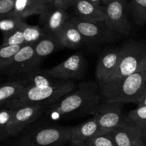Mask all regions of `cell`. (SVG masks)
<instances>
[{
	"label": "cell",
	"mask_w": 146,
	"mask_h": 146,
	"mask_svg": "<svg viewBox=\"0 0 146 146\" xmlns=\"http://www.w3.org/2000/svg\"><path fill=\"white\" fill-rule=\"evenodd\" d=\"M102 100L99 87L93 82L84 83L78 90L51 104L47 113L56 118L74 115H93Z\"/></svg>",
	"instance_id": "cell-1"
},
{
	"label": "cell",
	"mask_w": 146,
	"mask_h": 146,
	"mask_svg": "<svg viewBox=\"0 0 146 146\" xmlns=\"http://www.w3.org/2000/svg\"><path fill=\"white\" fill-rule=\"evenodd\" d=\"M98 87L106 101L138 104L146 94V71L106 82Z\"/></svg>",
	"instance_id": "cell-2"
},
{
	"label": "cell",
	"mask_w": 146,
	"mask_h": 146,
	"mask_svg": "<svg viewBox=\"0 0 146 146\" xmlns=\"http://www.w3.org/2000/svg\"><path fill=\"white\" fill-rule=\"evenodd\" d=\"M72 127L45 125L21 133L13 146H58L70 142Z\"/></svg>",
	"instance_id": "cell-3"
},
{
	"label": "cell",
	"mask_w": 146,
	"mask_h": 146,
	"mask_svg": "<svg viewBox=\"0 0 146 146\" xmlns=\"http://www.w3.org/2000/svg\"><path fill=\"white\" fill-rule=\"evenodd\" d=\"M75 84L73 80L54 87H38L26 86L18 95L9 102L14 104H52L66 94L74 91Z\"/></svg>",
	"instance_id": "cell-4"
},
{
	"label": "cell",
	"mask_w": 146,
	"mask_h": 146,
	"mask_svg": "<svg viewBox=\"0 0 146 146\" xmlns=\"http://www.w3.org/2000/svg\"><path fill=\"white\" fill-rule=\"evenodd\" d=\"M121 50L118 67L108 81L146 71V44L132 40Z\"/></svg>",
	"instance_id": "cell-5"
},
{
	"label": "cell",
	"mask_w": 146,
	"mask_h": 146,
	"mask_svg": "<svg viewBox=\"0 0 146 146\" xmlns=\"http://www.w3.org/2000/svg\"><path fill=\"white\" fill-rule=\"evenodd\" d=\"M12 108V115L8 126L10 137L21 134L31 123L41 115L46 105L41 104H14L7 103Z\"/></svg>",
	"instance_id": "cell-6"
},
{
	"label": "cell",
	"mask_w": 146,
	"mask_h": 146,
	"mask_svg": "<svg viewBox=\"0 0 146 146\" xmlns=\"http://www.w3.org/2000/svg\"><path fill=\"white\" fill-rule=\"evenodd\" d=\"M121 103L104 100L98 106L93 114L103 133L111 132L128 123L121 109Z\"/></svg>",
	"instance_id": "cell-7"
},
{
	"label": "cell",
	"mask_w": 146,
	"mask_h": 146,
	"mask_svg": "<svg viewBox=\"0 0 146 146\" xmlns=\"http://www.w3.org/2000/svg\"><path fill=\"white\" fill-rule=\"evenodd\" d=\"M41 60L37 57L33 45L22 46L14 55L9 65L1 73L11 76L25 75L38 68Z\"/></svg>",
	"instance_id": "cell-8"
},
{
	"label": "cell",
	"mask_w": 146,
	"mask_h": 146,
	"mask_svg": "<svg viewBox=\"0 0 146 146\" xmlns=\"http://www.w3.org/2000/svg\"><path fill=\"white\" fill-rule=\"evenodd\" d=\"M106 19L105 24L114 32L128 35L131 31V25L125 11V0H113L105 6Z\"/></svg>",
	"instance_id": "cell-9"
},
{
	"label": "cell",
	"mask_w": 146,
	"mask_h": 146,
	"mask_svg": "<svg viewBox=\"0 0 146 146\" xmlns=\"http://www.w3.org/2000/svg\"><path fill=\"white\" fill-rule=\"evenodd\" d=\"M70 21L76 27L86 41H108L112 38V33L114 32L103 21H89L77 16L70 19Z\"/></svg>",
	"instance_id": "cell-10"
},
{
	"label": "cell",
	"mask_w": 146,
	"mask_h": 146,
	"mask_svg": "<svg viewBox=\"0 0 146 146\" xmlns=\"http://www.w3.org/2000/svg\"><path fill=\"white\" fill-rule=\"evenodd\" d=\"M69 16L66 10L54 3H48L44 11L39 15V23L46 34L56 35L64 24L68 21Z\"/></svg>",
	"instance_id": "cell-11"
},
{
	"label": "cell",
	"mask_w": 146,
	"mask_h": 146,
	"mask_svg": "<svg viewBox=\"0 0 146 146\" xmlns=\"http://www.w3.org/2000/svg\"><path fill=\"white\" fill-rule=\"evenodd\" d=\"M84 66V57L82 54L78 52L70 56L58 65L46 70L48 74L55 78L68 81L79 77L83 74Z\"/></svg>",
	"instance_id": "cell-12"
},
{
	"label": "cell",
	"mask_w": 146,
	"mask_h": 146,
	"mask_svg": "<svg viewBox=\"0 0 146 146\" xmlns=\"http://www.w3.org/2000/svg\"><path fill=\"white\" fill-rule=\"evenodd\" d=\"M117 146H145L143 133L141 127L128 123L111 132Z\"/></svg>",
	"instance_id": "cell-13"
},
{
	"label": "cell",
	"mask_w": 146,
	"mask_h": 146,
	"mask_svg": "<svg viewBox=\"0 0 146 146\" xmlns=\"http://www.w3.org/2000/svg\"><path fill=\"white\" fill-rule=\"evenodd\" d=\"M121 47L106 52L99 57L96 67V78L98 84L108 81L118 67L121 55Z\"/></svg>",
	"instance_id": "cell-14"
},
{
	"label": "cell",
	"mask_w": 146,
	"mask_h": 146,
	"mask_svg": "<svg viewBox=\"0 0 146 146\" xmlns=\"http://www.w3.org/2000/svg\"><path fill=\"white\" fill-rule=\"evenodd\" d=\"M77 17L93 21H103L106 19L105 9L94 4L91 0H77L74 5Z\"/></svg>",
	"instance_id": "cell-15"
},
{
	"label": "cell",
	"mask_w": 146,
	"mask_h": 146,
	"mask_svg": "<svg viewBox=\"0 0 146 146\" xmlns=\"http://www.w3.org/2000/svg\"><path fill=\"white\" fill-rule=\"evenodd\" d=\"M60 47L75 49L81 47L85 39L70 19L56 34Z\"/></svg>",
	"instance_id": "cell-16"
},
{
	"label": "cell",
	"mask_w": 146,
	"mask_h": 146,
	"mask_svg": "<svg viewBox=\"0 0 146 146\" xmlns=\"http://www.w3.org/2000/svg\"><path fill=\"white\" fill-rule=\"evenodd\" d=\"M103 133L94 117L87 121L72 127L70 142L71 144L85 143L96 135Z\"/></svg>",
	"instance_id": "cell-17"
},
{
	"label": "cell",
	"mask_w": 146,
	"mask_h": 146,
	"mask_svg": "<svg viewBox=\"0 0 146 146\" xmlns=\"http://www.w3.org/2000/svg\"><path fill=\"white\" fill-rule=\"evenodd\" d=\"M24 80H26L27 85L38 87H54L64 84L71 81L56 79L48 74L46 70H41L38 68L35 69L28 74H25Z\"/></svg>",
	"instance_id": "cell-18"
},
{
	"label": "cell",
	"mask_w": 146,
	"mask_h": 146,
	"mask_svg": "<svg viewBox=\"0 0 146 146\" xmlns=\"http://www.w3.org/2000/svg\"><path fill=\"white\" fill-rule=\"evenodd\" d=\"M47 0H16L13 12L23 18L40 15L48 5Z\"/></svg>",
	"instance_id": "cell-19"
},
{
	"label": "cell",
	"mask_w": 146,
	"mask_h": 146,
	"mask_svg": "<svg viewBox=\"0 0 146 146\" xmlns=\"http://www.w3.org/2000/svg\"><path fill=\"white\" fill-rule=\"evenodd\" d=\"M27 85V82L24 79L0 84V108L14 100Z\"/></svg>",
	"instance_id": "cell-20"
},
{
	"label": "cell",
	"mask_w": 146,
	"mask_h": 146,
	"mask_svg": "<svg viewBox=\"0 0 146 146\" xmlns=\"http://www.w3.org/2000/svg\"><path fill=\"white\" fill-rule=\"evenodd\" d=\"M58 47L59 43L55 34H45V35L34 46L35 53L40 60L47 57L54 52Z\"/></svg>",
	"instance_id": "cell-21"
},
{
	"label": "cell",
	"mask_w": 146,
	"mask_h": 146,
	"mask_svg": "<svg viewBox=\"0 0 146 146\" xmlns=\"http://www.w3.org/2000/svg\"><path fill=\"white\" fill-rule=\"evenodd\" d=\"M25 22V19L11 11L0 19V31L2 34H7L21 27Z\"/></svg>",
	"instance_id": "cell-22"
},
{
	"label": "cell",
	"mask_w": 146,
	"mask_h": 146,
	"mask_svg": "<svg viewBox=\"0 0 146 146\" xmlns=\"http://www.w3.org/2000/svg\"><path fill=\"white\" fill-rule=\"evenodd\" d=\"M25 44L34 46L46 33L40 26L31 25L25 22L22 27Z\"/></svg>",
	"instance_id": "cell-23"
},
{
	"label": "cell",
	"mask_w": 146,
	"mask_h": 146,
	"mask_svg": "<svg viewBox=\"0 0 146 146\" xmlns=\"http://www.w3.org/2000/svg\"><path fill=\"white\" fill-rule=\"evenodd\" d=\"M12 115V108L10 106L4 105L0 108V143L10 138L8 133V126Z\"/></svg>",
	"instance_id": "cell-24"
},
{
	"label": "cell",
	"mask_w": 146,
	"mask_h": 146,
	"mask_svg": "<svg viewBox=\"0 0 146 146\" xmlns=\"http://www.w3.org/2000/svg\"><path fill=\"white\" fill-rule=\"evenodd\" d=\"M24 45L0 46V72H2L10 64L13 57Z\"/></svg>",
	"instance_id": "cell-25"
},
{
	"label": "cell",
	"mask_w": 146,
	"mask_h": 146,
	"mask_svg": "<svg viewBox=\"0 0 146 146\" xmlns=\"http://www.w3.org/2000/svg\"><path fill=\"white\" fill-rule=\"evenodd\" d=\"M130 7L135 22L143 26L146 23V0H131Z\"/></svg>",
	"instance_id": "cell-26"
},
{
	"label": "cell",
	"mask_w": 146,
	"mask_h": 146,
	"mask_svg": "<svg viewBox=\"0 0 146 146\" xmlns=\"http://www.w3.org/2000/svg\"><path fill=\"white\" fill-rule=\"evenodd\" d=\"M129 123L143 129L146 126V106H138L126 116Z\"/></svg>",
	"instance_id": "cell-27"
},
{
	"label": "cell",
	"mask_w": 146,
	"mask_h": 146,
	"mask_svg": "<svg viewBox=\"0 0 146 146\" xmlns=\"http://www.w3.org/2000/svg\"><path fill=\"white\" fill-rule=\"evenodd\" d=\"M21 27L7 34H2L3 41L1 44L8 46L25 45V40Z\"/></svg>",
	"instance_id": "cell-28"
},
{
	"label": "cell",
	"mask_w": 146,
	"mask_h": 146,
	"mask_svg": "<svg viewBox=\"0 0 146 146\" xmlns=\"http://www.w3.org/2000/svg\"><path fill=\"white\" fill-rule=\"evenodd\" d=\"M86 143L92 146H117L113 137L108 132L96 135Z\"/></svg>",
	"instance_id": "cell-29"
},
{
	"label": "cell",
	"mask_w": 146,
	"mask_h": 146,
	"mask_svg": "<svg viewBox=\"0 0 146 146\" xmlns=\"http://www.w3.org/2000/svg\"><path fill=\"white\" fill-rule=\"evenodd\" d=\"M16 0H0V19L13 11Z\"/></svg>",
	"instance_id": "cell-30"
},
{
	"label": "cell",
	"mask_w": 146,
	"mask_h": 146,
	"mask_svg": "<svg viewBox=\"0 0 146 146\" xmlns=\"http://www.w3.org/2000/svg\"><path fill=\"white\" fill-rule=\"evenodd\" d=\"M76 1L77 0H54L53 3L64 9L67 10L70 7H74Z\"/></svg>",
	"instance_id": "cell-31"
},
{
	"label": "cell",
	"mask_w": 146,
	"mask_h": 146,
	"mask_svg": "<svg viewBox=\"0 0 146 146\" xmlns=\"http://www.w3.org/2000/svg\"><path fill=\"white\" fill-rule=\"evenodd\" d=\"M138 106H146V94L143 98L138 103Z\"/></svg>",
	"instance_id": "cell-32"
},
{
	"label": "cell",
	"mask_w": 146,
	"mask_h": 146,
	"mask_svg": "<svg viewBox=\"0 0 146 146\" xmlns=\"http://www.w3.org/2000/svg\"><path fill=\"white\" fill-rule=\"evenodd\" d=\"M71 146H92L91 145H89L87 143H77V144H72Z\"/></svg>",
	"instance_id": "cell-33"
},
{
	"label": "cell",
	"mask_w": 146,
	"mask_h": 146,
	"mask_svg": "<svg viewBox=\"0 0 146 146\" xmlns=\"http://www.w3.org/2000/svg\"><path fill=\"white\" fill-rule=\"evenodd\" d=\"M91 1H92V2H94V4H97V5H99V6H101V3H102L103 4L102 0H91Z\"/></svg>",
	"instance_id": "cell-34"
},
{
	"label": "cell",
	"mask_w": 146,
	"mask_h": 146,
	"mask_svg": "<svg viewBox=\"0 0 146 146\" xmlns=\"http://www.w3.org/2000/svg\"><path fill=\"white\" fill-rule=\"evenodd\" d=\"M112 1L113 0H102V2H103V4H105V6H106V5H107L108 3H110L111 1Z\"/></svg>",
	"instance_id": "cell-35"
},
{
	"label": "cell",
	"mask_w": 146,
	"mask_h": 146,
	"mask_svg": "<svg viewBox=\"0 0 146 146\" xmlns=\"http://www.w3.org/2000/svg\"><path fill=\"white\" fill-rule=\"evenodd\" d=\"M142 130H143V135H144V137H145V138H146V126L145 127H143Z\"/></svg>",
	"instance_id": "cell-36"
},
{
	"label": "cell",
	"mask_w": 146,
	"mask_h": 146,
	"mask_svg": "<svg viewBox=\"0 0 146 146\" xmlns=\"http://www.w3.org/2000/svg\"><path fill=\"white\" fill-rule=\"evenodd\" d=\"M47 1H48V3H52L54 0H47Z\"/></svg>",
	"instance_id": "cell-37"
},
{
	"label": "cell",
	"mask_w": 146,
	"mask_h": 146,
	"mask_svg": "<svg viewBox=\"0 0 146 146\" xmlns=\"http://www.w3.org/2000/svg\"><path fill=\"white\" fill-rule=\"evenodd\" d=\"M58 146H64V145H58Z\"/></svg>",
	"instance_id": "cell-38"
}]
</instances>
